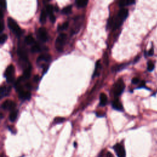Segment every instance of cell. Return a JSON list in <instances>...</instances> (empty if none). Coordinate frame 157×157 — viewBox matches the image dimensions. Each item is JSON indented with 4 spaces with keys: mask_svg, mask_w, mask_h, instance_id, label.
<instances>
[{
    "mask_svg": "<svg viewBox=\"0 0 157 157\" xmlns=\"http://www.w3.org/2000/svg\"><path fill=\"white\" fill-rule=\"evenodd\" d=\"M19 95V98H21L22 100H30L31 98V93L30 91H25L24 90L21 91V92L18 93Z\"/></svg>",
    "mask_w": 157,
    "mask_h": 157,
    "instance_id": "cell-11",
    "label": "cell"
},
{
    "mask_svg": "<svg viewBox=\"0 0 157 157\" xmlns=\"http://www.w3.org/2000/svg\"><path fill=\"white\" fill-rule=\"evenodd\" d=\"M17 53L19 56L21 60H23L24 62H27L28 61V56L27 53L25 49L22 47H18L17 50Z\"/></svg>",
    "mask_w": 157,
    "mask_h": 157,
    "instance_id": "cell-8",
    "label": "cell"
},
{
    "mask_svg": "<svg viewBox=\"0 0 157 157\" xmlns=\"http://www.w3.org/2000/svg\"><path fill=\"white\" fill-rule=\"evenodd\" d=\"M125 87V85L124 82L122 78H119V80H117L115 82V84L113 86V88H112L113 93H114V96H120L123 91Z\"/></svg>",
    "mask_w": 157,
    "mask_h": 157,
    "instance_id": "cell-1",
    "label": "cell"
},
{
    "mask_svg": "<svg viewBox=\"0 0 157 157\" xmlns=\"http://www.w3.org/2000/svg\"><path fill=\"white\" fill-rule=\"evenodd\" d=\"M153 54V49H150V50L149 51L148 55H149V56H152Z\"/></svg>",
    "mask_w": 157,
    "mask_h": 157,
    "instance_id": "cell-35",
    "label": "cell"
},
{
    "mask_svg": "<svg viewBox=\"0 0 157 157\" xmlns=\"http://www.w3.org/2000/svg\"><path fill=\"white\" fill-rule=\"evenodd\" d=\"M68 26H69V23L68 22H66L62 25H59L57 27V30H58V31L64 30H66L68 27Z\"/></svg>",
    "mask_w": 157,
    "mask_h": 157,
    "instance_id": "cell-24",
    "label": "cell"
},
{
    "mask_svg": "<svg viewBox=\"0 0 157 157\" xmlns=\"http://www.w3.org/2000/svg\"><path fill=\"white\" fill-rule=\"evenodd\" d=\"M31 75V66L30 65H29L27 68L25 69L24 72V75L23 77L26 78V79H28V78H30Z\"/></svg>",
    "mask_w": 157,
    "mask_h": 157,
    "instance_id": "cell-19",
    "label": "cell"
},
{
    "mask_svg": "<svg viewBox=\"0 0 157 157\" xmlns=\"http://www.w3.org/2000/svg\"><path fill=\"white\" fill-rule=\"evenodd\" d=\"M8 27L14 33H15L17 36H20L22 34V30L20 27L18 25L17 22L11 17L8 18Z\"/></svg>",
    "mask_w": 157,
    "mask_h": 157,
    "instance_id": "cell-2",
    "label": "cell"
},
{
    "mask_svg": "<svg viewBox=\"0 0 157 157\" xmlns=\"http://www.w3.org/2000/svg\"><path fill=\"white\" fill-rule=\"evenodd\" d=\"M2 157H3V156H2Z\"/></svg>",
    "mask_w": 157,
    "mask_h": 157,
    "instance_id": "cell-39",
    "label": "cell"
},
{
    "mask_svg": "<svg viewBox=\"0 0 157 157\" xmlns=\"http://www.w3.org/2000/svg\"><path fill=\"white\" fill-rule=\"evenodd\" d=\"M128 9H125V8H122L119 11L117 17L118 18H119L120 21L123 22L124 20H125L127 18V17H128Z\"/></svg>",
    "mask_w": 157,
    "mask_h": 157,
    "instance_id": "cell-9",
    "label": "cell"
},
{
    "mask_svg": "<svg viewBox=\"0 0 157 157\" xmlns=\"http://www.w3.org/2000/svg\"><path fill=\"white\" fill-rule=\"evenodd\" d=\"M112 106V107L114 109L120 111H122L123 110V107L122 103L118 99H115L114 101H113Z\"/></svg>",
    "mask_w": 157,
    "mask_h": 157,
    "instance_id": "cell-10",
    "label": "cell"
},
{
    "mask_svg": "<svg viewBox=\"0 0 157 157\" xmlns=\"http://www.w3.org/2000/svg\"><path fill=\"white\" fill-rule=\"evenodd\" d=\"M5 28V25H4V22L3 21H2L0 22V32H2Z\"/></svg>",
    "mask_w": 157,
    "mask_h": 157,
    "instance_id": "cell-33",
    "label": "cell"
},
{
    "mask_svg": "<svg viewBox=\"0 0 157 157\" xmlns=\"http://www.w3.org/2000/svg\"><path fill=\"white\" fill-rule=\"evenodd\" d=\"M88 3V1H87V0H77V1H75L76 6L80 8L85 7L87 5Z\"/></svg>",
    "mask_w": 157,
    "mask_h": 157,
    "instance_id": "cell-17",
    "label": "cell"
},
{
    "mask_svg": "<svg viewBox=\"0 0 157 157\" xmlns=\"http://www.w3.org/2000/svg\"><path fill=\"white\" fill-rule=\"evenodd\" d=\"M54 8L52 6V5H47L46 6V12L47 13L50 15L51 14H53Z\"/></svg>",
    "mask_w": 157,
    "mask_h": 157,
    "instance_id": "cell-25",
    "label": "cell"
},
{
    "mask_svg": "<svg viewBox=\"0 0 157 157\" xmlns=\"http://www.w3.org/2000/svg\"><path fill=\"white\" fill-rule=\"evenodd\" d=\"M25 42L28 45H31V44H34V39L33 37L31 34H28L25 38Z\"/></svg>",
    "mask_w": 157,
    "mask_h": 157,
    "instance_id": "cell-20",
    "label": "cell"
},
{
    "mask_svg": "<svg viewBox=\"0 0 157 157\" xmlns=\"http://www.w3.org/2000/svg\"><path fill=\"white\" fill-rule=\"evenodd\" d=\"M49 18H50V21H51V22L54 23L55 22V17L53 15V14L49 15Z\"/></svg>",
    "mask_w": 157,
    "mask_h": 157,
    "instance_id": "cell-31",
    "label": "cell"
},
{
    "mask_svg": "<svg viewBox=\"0 0 157 157\" xmlns=\"http://www.w3.org/2000/svg\"><path fill=\"white\" fill-rule=\"evenodd\" d=\"M0 5H1L2 8H3L4 9H6V2L4 1V0H3V1L1 2V3H0Z\"/></svg>",
    "mask_w": 157,
    "mask_h": 157,
    "instance_id": "cell-30",
    "label": "cell"
},
{
    "mask_svg": "<svg viewBox=\"0 0 157 157\" xmlns=\"http://www.w3.org/2000/svg\"><path fill=\"white\" fill-rule=\"evenodd\" d=\"M48 68H49V66H44V71H43V73H45L46 72V71L48 70Z\"/></svg>",
    "mask_w": 157,
    "mask_h": 157,
    "instance_id": "cell-36",
    "label": "cell"
},
{
    "mask_svg": "<svg viewBox=\"0 0 157 157\" xmlns=\"http://www.w3.org/2000/svg\"><path fill=\"white\" fill-rule=\"evenodd\" d=\"M8 39V36L6 34H2L0 36V43L3 44V43H5V41L7 40Z\"/></svg>",
    "mask_w": 157,
    "mask_h": 157,
    "instance_id": "cell-27",
    "label": "cell"
},
{
    "mask_svg": "<svg viewBox=\"0 0 157 157\" xmlns=\"http://www.w3.org/2000/svg\"><path fill=\"white\" fill-rule=\"evenodd\" d=\"M99 157H114L112 154L110 152H105L104 151H102L101 153L100 154Z\"/></svg>",
    "mask_w": 157,
    "mask_h": 157,
    "instance_id": "cell-26",
    "label": "cell"
},
{
    "mask_svg": "<svg viewBox=\"0 0 157 157\" xmlns=\"http://www.w3.org/2000/svg\"><path fill=\"white\" fill-rule=\"evenodd\" d=\"M2 107L5 110H11L12 111L15 110V108L16 107V104L13 101L6 100L2 104Z\"/></svg>",
    "mask_w": 157,
    "mask_h": 157,
    "instance_id": "cell-7",
    "label": "cell"
},
{
    "mask_svg": "<svg viewBox=\"0 0 157 157\" xmlns=\"http://www.w3.org/2000/svg\"><path fill=\"white\" fill-rule=\"evenodd\" d=\"M51 56L49 54H41L39 55L37 58V62H41L42 60H44L46 62H49L50 60Z\"/></svg>",
    "mask_w": 157,
    "mask_h": 157,
    "instance_id": "cell-13",
    "label": "cell"
},
{
    "mask_svg": "<svg viewBox=\"0 0 157 157\" xmlns=\"http://www.w3.org/2000/svg\"><path fill=\"white\" fill-rule=\"evenodd\" d=\"M154 64L152 62H148V64H147V69L149 71H153V69H154Z\"/></svg>",
    "mask_w": 157,
    "mask_h": 157,
    "instance_id": "cell-29",
    "label": "cell"
},
{
    "mask_svg": "<svg viewBox=\"0 0 157 157\" xmlns=\"http://www.w3.org/2000/svg\"><path fill=\"white\" fill-rule=\"evenodd\" d=\"M66 39L67 35L65 33H61L57 36L55 41V47L58 51L62 52L63 50Z\"/></svg>",
    "mask_w": 157,
    "mask_h": 157,
    "instance_id": "cell-3",
    "label": "cell"
},
{
    "mask_svg": "<svg viewBox=\"0 0 157 157\" xmlns=\"http://www.w3.org/2000/svg\"><path fill=\"white\" fill-rule=\"evenodd\" d=\"M14 72L15 69L12 65H10L6 69L5 76L6 77V81L8 83H12L14 81Z\"/></svg>",
    "mask_w": 157,
    "mask_h": 157,
    "instance_id": "cell-4",
    "label": "cell"
},
{
    "mask_svg": "<svg viewBox=\"0 0 157 157\" xmlns=\"http://www.w3.org/2000/svg\"><path fill=\"white\" fill-rule=\"evenodd\" d=\"M41 50V47L39 44H33L31 48V51L33 53H36V52H39Z\"/></svg>",
    "mask_w": 157,
    "mask_h": 157,
    "instance_id": "cell-23",
    "label": "cell"
},
{
    "mask_svg": "<svg viewBox=\"0 0 157 157\" xmlns=\"http://www.w3.org/2000/svg\"><path fill=\"white\" fill-rule=\"evenodd\" d=\"M113 148L118 157H125L126 152L124 147L122 144H116Z\"/></svg>",
    "mask_w": 157,
    "mask_h": 157,
    "instance_id": "cell-5",
    "label": "cell"
},
{
    "mask_svg": "<svg viewBox=\"0 0 157 157\" xmlns=\"http://www.w3.org/2000/svg\"><path fill=\"white\" fill-rule=\"evenodd\" d=\"M47 12L46 10L43 9L40 14V17H39V21L41 24H44L46 21V18H47Z\"/></svg>",
    "mask_w": 157,
    "mask_h": 157,
    "instance_id": "cell-15",
    "label": "cell"
},
{
    "mask_svg": "<svg viewBox=\"0 0 157 157\" xmlns=\"http://www.w3.org/2000/svg\"><path fill=\"white\" fill-rule=\"evenodd\" d=\"M107 103V95L104 93H101L100 95V105L101 106H104Z\"/></svg>",
    "mask_w": 157,
    "mask_h": 157,
    "instance_id": "cell-14",
    "label": "cell"
},
{
    "mask_svg": "<svg viewBox=\"0 0 157 157\" xmlns=\"http://www.w3.org/2000/svg\"><path fill=\"white\" fill-rule=\"evenodd\" d=\"M1 118H2V119H3V114H2V113L1 114Z\"/></svg>",
    "mask_w": 157,
    "mask_h": 157,
    "instance_id": "cell-38",
    "label": "cell"
},
{
    "mask_svg": "<svg viewBox=\"0 0 157 157\" xmlns=\"http://www.w3.org/2000/svg\"><path fill=\"white\" fill-rule=\"evenodd\" d=\"M39 78L38 75H34V81L37 82V81H39Z\"/></svg>",
    "mask_w": 157,
    "mask_h": 157,
    "instance_id": "cell-34",
    "label": "cell"
},
{
    "mask_svg": "<svg viewBox=\"0 0 157 157\" xmlns=\"http://www.w3.org/2000/svg\"><path fill=\"white\" fill-rule=\"evenodd\" d=\"M101 69V65H100V61L98 60L96 62L95 65V71L93 72V74L92 75V78L95 77L96 76L99 75V70Z\"/></svg>",
    "mask_w": 157,
    "mask_h": 157,
    "instance_id": "cell-16",
    "label": "cell"
},
{
    "mask_svg": "<svg viewBox=\"0 0 157 157\" xmlns=\"http://www.w3.org/2000/svg\"><path fill=\"white\" fill-rule=\"evenodd\" d=\"M135 3L134 1L133 0H122L119 2V6L120 7H123L125 6H129L132 5Z\"/></svg>",
    "mask_w": 157,
    "mask_h": 157,
    "instance_id": "cell-18",
    "label": "cell"
},
{
    "mask_svg": "<svg viewBox=\"0 0 157 157\" xmlns=\"http://www.w3.org/2000/svg\"><path fill=\"white\" fill-rule=\"evenodd\" d=\"M26 87H27L28 89L31 88V85H30L29 83H27V85H26Z\"/></svg>",
    "mask_w": 157,
    "mask_h": 157,
    "instance_id": "cell-37",
    "label": "cell"
},
{
    "mask_svg": "<svg viewBox=\"0 0 157 157\" xmlns=\"http://www.w3.org/2000/svg\"><path fill=\"white\" fill-rule=\"evenodd\" d=\"M38 38L43 42H46L48 39V35L47 32L45 28L41 27L38 29L37 33Z\"/></svg>",
    "mask_w": 157,
    "mask_h": 157,
    "instance_id": "cell-6",
    "label": "cell"
},
{
    "mask_svg": "<svg viewBox=\"0 0 157 157\" xmlns=\"http://www.w3.org/2000/svg\"><path fill=\"white\" fill-rule=\"evenodd\" d=\"M11 90V87H6V86H2L1 87V91H0V94H1V98H3L4 96H8L9 93H10V91Z\"/></svg>",
    "mask_w": 157,
    "mask_h": 157,
    "instance_id": "cell-12",
    "label": "cell"
},
{
    "mask_svg": "<svg viewBox=\"0 0 157 157\" xmlns=\"http://www.w3.org/2000/svg\"><path fill=\"white\" fill-rule=\"evenodd\" d=\"M139 82V79L137 77H134L132 79V83L134 84H137Z\"/></svg>",
    "mask_w": 157,
    "mask_h": 157,
    "instance_id": "cell-32",
    "label": "cell"
},
{
    "mask_svg": "<svg viewBox=\"0 0 157 157\" xmlns=\"http://www.w3.org/2000/svg\"><path fill=\"white\" fill-rule=\"evenodd\" d=\"M17 114H18V111L14 110V111H11V112L10 113V115H9V120L11 122H13L16 120Z\"/></svg>",
    "mask_w": 157,
    "mask_h": 157,
    "instance_id": "cell-21",
    "label": "cell"
},
{
    "mask_svg": "<svg viewBox=\"0 0 157 157\" xmlns=\"http://www.w3.org/2000/svg\"><path fill=\"white\" fill-rule=\"evenodd\" d=\"M65 120V118L63 117H56L54 119V122L55 123H61Z\"/></svg>",
    "mask_w": 157,
    "mask_h": 157,
    "instance_id": "cell-28",
    "label": "cell"
},
{
    "mask_svg": "<svg viewBox=\"0 0 157 157\" xmlns=\"http://www.w3.org/2000/svg\"><path fill=\"white\" fill-rule=\"evenodd\" d=\"M72 11V5H68L64 8L62 9V13L63 14H69Z\"/></svg>",
    "mask_w": 157,
    "mask_h": 157,
    "instance_id": "cell-22",
    "label": "cell"
}]
</instances>
